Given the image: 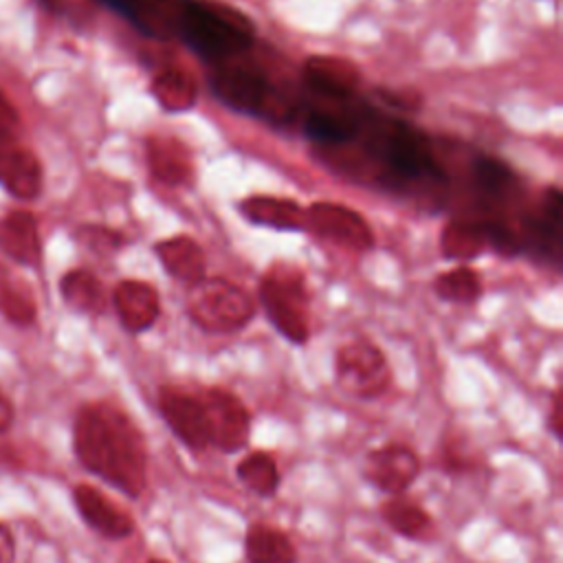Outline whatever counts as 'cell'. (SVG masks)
<instances>
[{
    "instance_id": "obj_16",
    "label": "cell",
    "mask_w": 563,
    "mask_h": 563,
    "mask_svg": "<svg viewBox=\"0 0 563 563\" xmlns=\"http://www.w3.org/2000/svg\"><path fill=\"white\" fill-rule=\"evenodd\" d=\"M145 154L150 172L161 183L183 185L191 178V152L180 139L169 134H150L145 139Z\"/></svg>"
},
{
    "instance_id": "obj_19",
    "label": "cell",
    "mask_w": 563,
    "mask_h": 563,
    "mask_svg": "<svg viewBox=\"0 0 563 563\" xmlns=\"http://www.w3.org/2000/svg\"><path fill=\"white\" fill-rule=\"evenodd\" d=\"M156 255L165 271L187 284H196L207 277V260L200 244L189 235H172L156 244Z\"/></svg>"
},
{
    "instance_id": "obj_3",
    "label": "cell",
    "mask_w": 563,
    "mask_h": 563,
    "mask_svg": "<svg viewBox=\"0 0 563 563\" xmlns=\"http://www.w3.org/2000/svg\"><path fill=\"white\" fill-rule=\"evenodd\" d=\"M244 55V53H242ZM240 57V55H238ZM238 57L216 64L211 88L227 106L257 114L273 123H286L297 114V101L255 64Z\"/></svg>"
},
{
    "instance_id": "obj_25",
    "label": "cell",
    "mask_w": 563,
    "mask_h": 563,
    "mask_svg": "<svg viewBox=\"0 0 563 563\" xmlns=\"http://www.w3.org/2000/svg\"><path fill=\"white\" fill-rule=\"evenodd\" d=\"M59 290L64 301L79 310V312H88V314H97L103 310L106 303V295H103V286L97 279V275H92L86 268H73L68 271L62 282H59Z\"/></svg>"
},
{
    "instance_id": "obj_8",
    "label": "cell",
    "mask_w": 563,
    "mask_h": 563,
    "mask_svg": "<svg viewBox=\"0 0 563 563\" xmlns=\"http://www.w3.org/2000/svg\"><path fill=\"white\" fill-rule=\"evenodd\" d=\"M156 407L169 431L194 453L209 449V422L198 391L163 385L156 396Z\"/></svg>"
},
{
    "instance_id": "obj_15",
    "label": "cell",
    "mask_w": 563,
    "mask_h": 563,
    "mask_svg": "<svg viewBox=\"0 0 563 563\" xmlns=\"http://www.w3.org/2000/svg\"><path fill=\"white\" fill-rule=\"evenodd\" d=\"M112 303L121 325L132 332L150 330L161 314V299L152 284L141 279H123L112 292Z\"/></svg>"
},
{
    "instance_id": "obj_21",
    "label": "cell",
    "mask_w": 563,
    "mask_h": 563,
    "mask_svg": "<svg viewBox=\"0 0 563 563\" xmlns=\"http://www.w3.org/2000/svg\"><path fill=\"white\" fill-rule=\"evenodd\" d=\"M490 222H477L468 218H455L449 220L442 229V253L451 260H473L477 257L486 246H490Z\"/></svg>"
},
{
    "instance_id": "obj_5",
    "label": "cell",
    "mask_w": 563,
    "mask_h": 563,
    "mask_svg": "<svg viewBox=\"0 0 563 563\" xmlns=\"http://www.w3.org/2000/svg\"><path fill=\"white\" fill-rule=\"evenodd\" d=\"M187 314L205 332L229 334L242 330L255 317L251 295L224 277H202L191 284Z\"/></svg>"
},
{
    "instance_id": "obj_33",
    "label": "cell",
    "mask_w": 563,
    "mask_h": 563,
    "mask_svg": "<svg viewBox=\"0 0 563 563\" xmlns=\"http://www.w3.org/2000/svg\"><path fill=\"white\" fill-rule=\"evenodd\" d=\"M380 97V101H385L387 106H391V108H396V110H411V108H416L418 103H420V99H418V95H413V97H407V92H394V90H387V88H378L376 90Z\"/></svg>"
},
{
    "instance_id": "obj_23",
    "label": "cell",
    "mask_w": 563,
    "mask_h": 563,
    "mask_svg": "<svg viewBox=\"0 0 563 563\" xmlns=\"http://www.w3.org/2000/svg\"><path fill=\"white\" fill-rule=\"evenodd\" d=\"M150 90L154 99L169 112H185L194 108L198 99V84L189 70L183 66H165L161 68L152 84Z\"/></svg>"
},
{
    "instance_id": "obj_7",
    "label": "cell",
    "mask_w": 563,
    "mask_h": 563,
    "mask_svg": "<svg viewBox=\"0 0 563 563\" xmlns=\"http://www.w3.org/2000/svg\"><path fill=\"white\" fill-rule=\"evenodd\" d=\"M200 400L209 422V446L220 453H238L251 440V411L231 389L202 387Z\"/></svg>"
},
{
    "instance_id": "obj_18",
    "label": "cell",
    "mask_w": 563,
    "mask_h": 563,
    "mask_svg": "<svg viewBox=\"0 0 563 563\" xmlns=\"http://www.w3.org/2000/svg\"><path fill=\"white\" fill-rule=\"evenodd\" d=\"M240 211L255 224H264L279 231L306 229V209L290 198L279 196H249L240 202Z\"/></svg>"
},
{
    "instance_id": "obj_17",
    "label": "cell",
    "mask_w": 563,
    "mask_h": 563,
    "mask_svg": "<svg viewBox=\"0 0 563 563\" xmlns=\"http://www.w3.org/2000/svg\"><path fill=\"white\" fill-rule=\"evenodd\" d=\"M0 249L15 262L35 266L42 257L37 222L31 211L18 209L0 218Z\"/></svg>"
},
{
    "instance_id": "obj_22",
    "label": "cell",
    "mask_w": 563,
    "mask_h": 563,
    "mask_svg": "<svg viewBox=\"0 0 563 563\" xmlns=\"http://www.w3.org/2000/svg\"><path fill=\"white\" fill-rule=\"evenodd\" d=\"M380 519L400 537L409 541H422L433 532L431 515L413 499L394 495L378 506Z\"/></svg>"
},
{
    "instance_id": "obj_30",
    "label": "cell",
    "mask_w": 563,
    "mask_h": 563,
    "mask_svg": "<svg viewBox=\"0 0 563 563\" xmlns=\"http://www.w3.org/2000/svg\"><path fill=\"white\" fill-rule=\"evenodd\" d=\"M77 238H79L90 251L101 253V255L112 253V251H117V249L123 244V238H121L117 231L106 229V227H95V224L81 227L79 233H77Z\"/></svg>"
},
{
    "instance_id": "obj_27",
    "label": "cell",
    "mask_w": 563,
    "mask_h": 563,
    "mask_svg": "<svg viewBox=\"0 0 563 563\" xmlns=\"http://www.w3.org/2000/svg\"><path fill=\"white\" fill-rule=\"evenodd\" d=\"M0 310L7 319L15 323H31L35 319V301L29 286L15 277L0 271Z\"/></svg>"
},
{
    "instance_id": "obj_10",
    "label": "cell",
    "mask_w": 563,
    "mask_h": 563,
    "mask_svg": "<svg viewBox=\"0 0 563 563\" xmlns=\"http://www.w3.org/2000/svg\"><path fill=\"white\" fill-rule=\"evenodd\" d=\"M422 471L418 453L407 444H383L365 455L363 475L380 493L394 497L402 495Z\"/></svg>"
},
{
    "instance_id": "obj_9",
    "label": "cell",
    "mask_w": 563,
    "mask_h": 563,
    "mask_svg": "<svg viewBox=\"0 0 563 563\" xmlns=\"http://www.w3.org/2000/svg\"><path fill=\"white\" fill-rule=\"evenodd\" d=\"M306 231L352 251L374 246V231L367 220L339 202H312L306 209Z\"/></svg>"
},
{
    "instance_id": "obj_14",
    "label": "cell",
    "mask_w": 563,
    "mask_h": 563,
    "mask_svg": "<svg viewBox=\"0 0 563 563\" xmlns=\"http://www.w3.org/2000/svg\"><path fill=\"white\" fill-rule=\"evenodd\" d=\"M0 183L20 200H33L42 191V165L15 139L0 141Z\"/></svg>"
},
{
    "instance_id": "obj_34",
    "label": "cell",
    "mask_w": 563,
    "mask_h": 563,
    "mask_svg": "<svg viewBox=\"0 0 563 563\" xmlns=\"http://www.w3.org/2000/svg\"><path fill=\"white\" fill-rule=\"evenodd\" d=\"M13 561V539L11 532L0 523V563Z\"/></svg>"
},
{
    "instance_id": "obj_29",
    "label": "cell",
    "mask_w": 563,
    "mask_h": 563,
    "mask_svg": "<svg viewBox=\"0 0 563 563\" xmlns=\"http://www.w3.org/2000/svg\"><path fill=\"white\" fill-rule=\"evenodd\" d=\"M473 176H475V183L488 191V194H501L510 187V180H512V174L510 169L495 161V158H482L477 161L475 169H473Z\"/></svg>"
},
{
    "instance_id": "obj_28",
    "label": "cell",
    "mask_w": 563,
    "mask_h": 563,
    "mask_svg": "<svg viewBox=\"0 0 563 563\" xmlns=\"http://www.w3.org/2000/svg\"><path fill=\"white\" fill-rule=\"evenodd\" d=\"M534 229L539 240L552 242L554 246H559V235H561V191L556 187H550L543 196L541 209L537 213L534 220Z\"/></svg>"
},
{
    "instance_id": "obj_31",
    "label": "cell",
    "mask_w": 563,
    "mask_h": 563,
    "mask_svg": "<svg viewBox=\"0 0 563 563\" xmlns=\"http://www.w3.org/2000/svg\"><path fill=\"white\" fill-rule=\"evenodd\" d=\"M18 130H20L18 110L13 108V103L7 99V95L0 88V141L15 139Z\"/></svg>"
},
{
    "instance_id": "obj_2",
    "label": "cell",
    "mask_w": 563,
    "mask_h": 563,
    "mask_svg": "<svg viewBox=\"0 0 563 563\" xmlns=\"http://www.w3.org/2000/svg\"><path fill=\"white\" fill-rule=\"evenodd\" d=\"M178 37L205 59L220 64L246 53L255 37V26L233 7L213 0H185Z\"/></svg>"
},
{
    "instance_id": "obj_36",
    "label": "cell",
    "mask_w": 563,
    "mask_h": 563,
    "mask_svg": "<svg viewBox=\"0 0 563 563\" xmlns=\"http://www.w3.org/2000/svg\"><path fill=\"white\" fill-rule=\"evenodd\" d=\"M147 563H169V561H165V559H150Z\"/></svg>"
},
{
    "instance_id": "obj_6",
    "label": "cell",
    "mask_w": 563,
    "mask_h": 563,
    "mask_svg": "<svg viewBox=\"0 0 563 563\" xmlns=\"http://www.w3.org/2000/svg\"><path fill=\"white\" fill-rule=\"evenodd\" d=\"M334 380L347 396L374 400L391 387V369L376 343L354 339L334 352Z\"/></svg>"
},
{
    "instance_id": "obj_4",
    "label": "cell",
    "mask_w": 563,
    "mask_h": 563,
    "mask_svg": "<svg viewBox=\"0 0 563 563\" xmlns=\"http://www.w3.org/2000/svg\"><path fill=\"white\" fill-rule=\"evenodd\" d=\"M260 299L271 323L290 343L303 345L310 339V288L297 266L273 264L260 282Z\"/></svg>"
},
{
    "instance_id": "obj_35",
    "label": "cell",
    "mask_w": 563,
    "mask_h": 563,
    "mask_svg": "<svg viewBox=\"0 0 563 563\" xmlns=\"http://www.w3.org/2000/svg\"><path fill=\"white\" fill-rule=\"evenodd\" d=\"M11 420H13V405H11V400L0 389V433L9 429Z\"/></svg>"
},
{
    "instance_id": "obj_1",
    "label": "cell",
    "mask_w": 563,
    "mask_h": 563,
    "mask_svg": "<svg viewBox=\"0 0 563 563\" xmlns=\"http://www.w3.org/2000/svg\"><path fill=\"white\" fill-rule=\"evenodd\" d=\"M79 464L112 488L139 499L147 488V444L136 422L112 402H86L73 424Z\"/></svg>"
},
{
    "instance_id": "obj_12",
    "label": "cell",
    "mask_w": 563,
    "mask_h": 563,
    "mask_svg": "<svg viewBox=\"0 0 563 563\" xmlns=\"http://www.w3.org/2000/svg\"><path fill=\"white\" fill-rule=\"evenodd\" d=\"M73 501L79 517L97 534L119 541L128 539L134 532V519L121 510L112 499H108L99 488L90 484H77L73 488Z\"/></svg>"
},
{
    "instance_id": "obj_13",
    "label": "cell",
    "mask_w": 563,
    "mask_h": 563,
    "mask_svg": "<svg viewBox=\"0 0 563 563\" xmlns=\"http://www.w3.org/2000/svg\"><path fill=\"white\" fill-rule=\"evenodd\" d=\"M119 9L145 35L172 40L180 33L185 0H103Z\"/></svg>"
},
{
    "instance_id": "obj_26",
    "label": "cell",
    "mask_w": 563,
    "mask_h": 563,
    "mask_svg": "<svg viewBox=\"0 0 563 563\" xmlns=\"http://www.w3.org/2000/svg\"><path fill=\"white\" fill-rule=\"evenodd\" d=\"M435 292L444 301L475 303L482 295V277L471 266H455L435 279Z\"/></svg>"
},
{
    "instance_id": "obj_32",
    "label": "cell",
    "mask_w": 563,
    "mask_h": 563,
    "mask_svg": "<svg viewBox=\"0 0 563 563\" xmlns=\"http://www.w3.org/2000/svg\"><path fill=\"white\" fill-rule=\"evenodd\" d=\"M548 429L550 433L561 442L563 440V396H561V387H556L552 391V400H550V411H548Z\"/></svg>"
},
{
    "instance_id": "obj_20",
    "label": "cell",
    "mask_w": 563,
    "mask_h": 563,
    "mask_svg": "<svg viewBox=\"0 0 563 563\" xmlns=\"http://www.w3.org/2000/svg\"><path fill=\"white\" fill-rule=\"evenodd\" d=\"M242 550L246 563H297L295 543L271 523H251Z\"/></svg>"
},
{
    "instance_id": "obj_24",
    "label": "cell",
    "mask_w": 563,
    "mask_h": 563,
    "mask_svg": "<svg viewBox=\"0 0 563 563\" xmlns=\"http://www.w3.org/2000/svg\"><path fill=\"white\" fill-rule=\"evenodd\" d=\"M240 484L257 497H273L282 484L279 466L268 451H249L235 466Z\"/></svg>"
},
{
    "instance_id": "obj_11",
    "label": "cell",
    "mask_w": 563,
    "mask_h": 563,
    "mask_svg": "<svg viewBox=\"0 0 563 563\" xmlns=\"http://www.w3.org/2000/svg\"><path fill=\"white\" fill-rule=\"evenodd\" d=\"M301 77L312 92L325 99L345 101L361 86V70L354 62L336 55H312L301 66Z\"/></svg>"
}]
</instances>
